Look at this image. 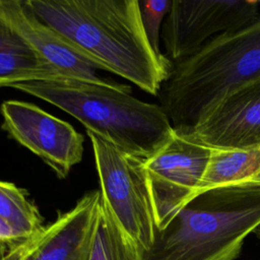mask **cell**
<instances>
[{"mask_svg": "<svg viewBox=\"0 0 260 260\" xmlns=\"http://www.w3.org/2000/svg\"><path fill=\"white\" fill-rule=\"evenodd\" d=\"M87 135L104 204L138 250L147 251L154 242L157 225L142 160L127 155L94 133Z\"/></svg>", "mask_w": 260, "mask_h": 260, "instance_id": "5b68a950", "label": "cell"}, {"mask_svg": "<svg viewBox=\"0 0 260 260\" xmlns=\"http://www.w3.org/2000/svg\"><path fill=\"white\" fill-rule=\"evenodd\" d=\"M12 87L60 108L78 120L86 132L142 161L159 150L175 132L160 106L132 96L129 86L113 81L62 77Z\"/></svg>", "mask_w": 260, "mask_h": 260, "instance_id": "7a4b0ae2", "label": "cell"}, {"mask_svg": "<svg viewBox=\"0 0 260 260\" xmlns=\"http://www.w3.org/2000/svg\"><path fill=\"white\" fill-rule=\"evenodd\" d=\"M252 181H255V182H260V171H259V173L256 175V177L252 180Z\"/></svg>", "mask_w": 260, "mask_h": 260, "instance_id": "ffe728a7", "label": "cell"}, {"mask_svg": "<svg viewBox=\"0 0 260 260\" xmlns=\"http://www.w3.org/2000/svg\"><path fill=\"white\" fill-rule=\"evenodd\" d=\"M21 242H23V240L20 236L0 215V244H6L12 247Z\"/></svg>", "mask_w": 260, "mask_h": 260, "instance_id": "e0dca14e", "label": "cell"}, {"mask_svg": "<svg viewBox=\"0 0 260 260\" xmlns=\"http://www.w3.org/2000/svg\"><path fill=\"white\" fill-rule=\"evenodd\" d=\"M0 260H10V256L8 254V252H6L3 256L0 257Z\"/></svg>", "mask_w": 260, "mask_h": 260, "instance_id": "ac0fdd59", "label": "cell"}, {"mask_svg": "<svg viewBox=\"0 0 260 260\" xmlns=\"http://www.w3.org/2000/svg\"><path fill=\"white\" fill-rule=\"evenodd\" d=\"M0 18L62 77L109 82L96 75L100 69L64 37L40 19L25 1L0 0Z\"/></svg>", "mask_w": 260, "mask_h": 260, "instance_id": "8fae6325", "label": "cell"}, {"mask_svg": "<svg viewBox=\"0 0 260 260\" xmlns=\"http://www.w3.org/2000/svg\"><path fill=\"white\" fill-rule=\"evenodd\" d=\"M34 13L101 70L157 95L172 63L150 47L138 0H25Z\"/></svg>", "mask_w": 260, "mask_h": 260, "instance_id": "6da1fadb", "label": "cell"}, {"mask_svg": "<svg viewBox=\"0 0 260 260\" xmlns=\"http://www.w3.org/2000/svg\"><path fill=\"white\" fill-rule=\"evenodd\" d=\"M260 14L258 0H173L161 30L165 56L178 63L211 39L238 29Z\"/></svg>", "mask_w": 260, "mask_h": 260, "instance_id": "8992f818", "label": "cell"}, {"mask_svg": "<svg viewBox=\"0 0 260 260\" xmlns=\"http://www.w3.org/2000/svg\"><path fill=\"white\" fill-rule=\"evenodd\" d=\"M260 78V14L172 64L158 92L173 128L186 131L225 94Z\"/></svg>", "mask_w": 260, "mask_h": 260, "instance_id": "277c9868", "label": "cell"}, {"mask_svg": "<svg viewBox=\"0 0 260 260\" xmlns=\"http://www.w3.org/2000/svg\"><path fill=\"white\" fill-rule=\"evenodd\" d=\"M259 171L260 147L246 149L211 148L205 171L193 197L213 188L252 181Z\"/></svg>", "mask_w": 260, "mask_h": 260, "instance_id": "4fadbf2b", "label": "cell"}, {"mask_svg": "<svg viewBox=\"0 0 260 260\" xmlns=\"http://www.w3.org/2000/svg\"><path fill=\"white\" fill-rule=\"evenodd\" d=\"M260 226V182L245 181L191 198L139 260H235Z\"/></svg>", "mask_w": 260, "mask_h": 260, "instance_id": "3957f363", "label": "cell"}, {"mask_svg": "<svg viewBox=\"0 0 260 260\" xmlns=\"http://www.w3.org/2000/svg\"><path fill=\"white\" fill-rule=\"evenodd\" d=\"M56 78L62 76L0 18V87Z\"/></svg>", "mask_w": 260, "mask_h": 260, "instance_id": "7c38bea8", "label": "cell"}, {"mask_svg": "<svg viewBox=\"0 0 260 260\" xmlns=\"http://www.w3.org/2000/svg\"><path fill=\"white\" fill-rule=\"evenodd\" d=\"M254 235H255V236L260 240V226H259V228L254 232Z\"/></svg>", "mask_w": 260, "mask_h": 260, "instance_id": "d6986e66", "label": "cell"}, {"mask_svg": "<svg viewBox=\"0 0 260 260\" xmlns=\"http://www.w3.org/2000/svg\"><path fill=\"white\" fill-rule=\"evenodd\" d=\"M211 148L190 134L175 130L172 138L142 161L150 190L157 231L195 194L205 171Z\"/></svg>", "mask_w": 260, "mask_h": 260, "instance_id": "52a82bcc", "label": "cell"}, {"mask_svg": "<svg viewBox=\"0 0 260 260\" xmlns=\"http://www.w3.org/2000/svg\"><path fill=\"white\" fill-rule=\"evenodd\" d=\"M101 192L85 194L69 211L8 252L11 260H88Z\"/></svg>", "mask_w": 260, "mask_h": 260, "instance_id": "30bf717a", "label": "cell"}, {"mask_svg": "<svg viewBox=\"0 0 260 260\" xmlns=\"http://www.w3.org/2000/svg\"><path fill=\"white\" fill-rule=\"evenodd\" d=\"M139 253L119 228L101 196L88 260H139Z\"/></svg>", "mask_w": 260, "mask_h": 260, "instance_id": "5bb4252c", "label": "cell"}, {"mask_svg": "<svg viewBox=\"0 0 260 260\" xmlns=\"http://www.w3.org/2000/svg\"><path fill=\"white\" fill-rule=\"evenodd\" d=\"M138 3L141 22L150 47L159 58H167L160 51V28L172 8L173 0H145Z\"/></svg>", "mask_w": 260, "mask_h": 260, "instance_id": "2e32d148", "label": "cell"}, {"mask_svg": "<svg viewBox=\"0 0 260 260\" xmlns=\"http://www.w3.org/2000/svg\"><path fill=\"white\" fill-rule=\"evenodd\" d=\"M0 112L2 128L41 157L58 178L65 179L71 169L80 162L84 138L69 123L21 101L2 103Z\"/></svg>", "mask_w": 260, "mask_h": 260, "instance_id": "ba28073f", "label": "cell"}, {"mask_svg": "<svg viewBox=\"0 0 260 260\" xmlns=\"http://www.w3.org/2000/svg\"><path fill=\"white\" fill-rule=\"evenodd\" d=\"M180 132L209 148L260 147V78L230 91L192 128Z\"/></svg>", "mask_w": 260, "mask_h": 260, "instance_id": "9c48e42d", "label": "cell"}, {"mask_svg": "<svg viewBox=\"0 0 260 260\" xmlns=\"http://www.w3.org/2000/svg\"><path fill=\"white\" fill-rule=\"evenodd\" d=\"M0 215L25 241L44 225L37 207L14 184L0 181Z\"/></svg>", "mask_w": 260, "mask_h": 260, "instance_id": "9a60e30c", "label": "cell"}]
</instances>
